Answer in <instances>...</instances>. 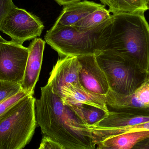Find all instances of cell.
I'll return each mask as SVG.
<instances>
[{
  "label": "cell",
  "instance_id": "cell-1",
  "mask_svg": "<svg viewBox=\"0 0 149 149\" xmlns=\"http://www.w3.org/2000/svg\"><path fill=\"white\" fill-rule=\"evenodd\" d=\"M37 124L44 136L65 149H95L102 141L99 130L86 124L47 84L35 99Z\"/></svg>",
  "mask_w": 149,
  "mask_h": 149
},
{
  "label": "cell",
  "instance_id": "cell-2",
  "mask_svg": "<svg viewBox=\"0 0 149 149\" xmlns=\"http://www.w3.org/2000/svg\"><path fill=\"white\" fill-rule=\"evenodd\" d=\"M106 49L129 58L148 72L149 24L144 13L113 14Z\"/></svg>",
  "mask_w": 149,
  "mask_h": 149
},
{
  "label": "cell",
  "instance_id": "cell-3",
  "mask_svg": "<svg viewBox=\"0 0 149 149\" xmlns=\"http://www.w3.org/2000/svg\"><path fill=\"white\" fill-rule=\"evenodd\" d=\"M111 23V17L96 27L83 31L72 26L52 28L46 32L45 40L59 56H96L106 49Z\"/></svg>",
  "mask_w": 149,
  "mask_h": 149
},
{
  "label": "cell",
  "instance_id": "cell-4",
  "mask_svg": "<svg viewBox=\"0 0 149 149\" xmlns=\"http://www.w3.org/2000/svg\"><path fill=\"white\" fill-rule=\"evenodd\" d=\"M95 56L107 76L110 90L116 93L132 94L149 81L148 72L126 56L105 49Z\"/></svg>",
  "mask_w": 149,
  "mask_h": 149
},
{
  "label": "cell",
  "instance_id": "cell-5",
  "mask_svg": "<svg viewBox=\"0 0 149 149\" xmlns=\"http://www.w3.org/2000/svg\"><path fill=\"white\" fill-rule=\"evenodd\" d=\"M33 95L17 102L0 122V149H23L31 141L37 125Z\"/></svg>",
  "mask_w": 149,
  "mask_h": 149
},
{
  "label": "cell",
  "instance_id": "cell-6",
  "mask_svg": "<svg viewBox=\"0 0 149 149\" xmlns=\"http://www.w3.org/2000/svg\"><path fill=\"white\" fill-rule=\"evenodd\" d=\"M44 29L38 17L17 7L9 11L0 25V31L10 37L11 41L22 45L40 36Z\"/></svg>",
  "mask_w": 149,
  "mask_h": 149
},
{
  "label": "cell",
  "instance_id": "cell-7",
  "mask_svg": "<svg viewBox=\"0 0 149 149\" xmlns=\"http://www.w3.org/2000/svg\"><path fill=\"white\" fill-rule=\"evenodd\" d=\"M29 52L28 47L11 40L0 44V80L21 85Z\"/></svg>",
  "mask_w": 149,
  "mask_h": 149
},
{
  "label": "cell",
  "instance_id": "cell-8",
  "mask_svg": "<svg viewBox=\"0 0 149 149\" xmlns=\"http://www.w3.org/2000/svg\"><path fill=\"white\" fill-rule=\"evenodd\" d=\"M106 96L109 111L149 117V81L132 94H119L109 89Z\"/></svg>",
  "mask_w": 149,
  "mask_h": 149
},
{
  "label": "cell",
  "instance_id": "cell-9",
  "mask_svg": "<svg viewBox=\"0 0 149 149\" xmlns=\"http://www.w3.org/2000/svg\"><path fill=\"white\" fill-rule=\"evenodd\" d=\"M81 65L79 73V83L83 88L95 93L105 95L110 89L107 76L95 55L78 56Z\"/></svg>",
  "mask_w": 149,
  "mask_h": 149
},
{
  "label": "cell",
  "instance_id": "cell-10",
  "mask_svg": "<svg viewBox=\"0 0 149 149\" xmlns=\"http://www.w3.org/2000/svg\"><path fill=\"white\" fill-rule=\"evenodd\" d=\"M81 65L76 56H67L59 59L50 73L47 84L61 98V89L70 84H80L79 73Z\"/></svg>",
  "mask_w": 149,
  "mask_h": 149
},
{
  "label": "cell",
  "instance_id": "cell-11",
  "mask_svg": "<svg viewBox=\"0 0 149 149\" xmlns=\"http://www.w3.org/2000/svg\"><path fill=\"white\" fill-rule=\"evenodd\" d=\"M45 43L42 38H36L28 47L29 55L21 87L23 91L29 94H34L39 79Z\"/></svg>",
  "mask_w": 149,
  "mask_h": 149
},
{
  "label": "cell",
  "instance_id": "cell-12",
  "mask_svg": "<svg viewBox=\"0 0 149 149\" xmlns=\"http://www.w3.org/2000/svg\"><path fill=\"white\" fill-rule=\"evenodd\" d=\"M61 98L65 103L85 104L109 112L106 95L88 91L80 84L64 86L61 89Z\"/></svg>",
  "mask_w": 149,
  "mask_h": 149
},
{
  "label": "cell",
  "instance_id": "cell-13",
  "mask_svg": "<svg viewBox=\"0 0 149 149\" xmlns=\"http://www.w3.org/2000/svg\"><path fill=\"white\" fill-rule=\"evenodd\" d=\"M104 7L103 4L86 0L65 5L52 28L72 26L95 10Z\"/></svg>",
  "mask_w": 149,
  "mask_h": 149
},
{
  "label": "cell",
  "instance_id": "cell-14",
  "mask_svg": "<svg viewBox=\"0 0 149 149\" xmlns=\"http://www.w3.org/2000/svg\"><path fill=\"white\" fill-rule=\"evenodd\" d=\"M149 121V117L137 116L122 112L109 111L106 117L93 127L121 128Z\"/></svg>",
  "mask_w": 149,
  "mask_h": 149
},
{
  "label": "cell",
  "instance_id": "cell-15",
  "mask_svg": "<svg viewBox=\"0 0 149 149\" xmlns=\"http://www.w3.org/2000/svg\"><path fill=\"white\" fill-rule=\"evenodd\" d=\"M149 137V131L127 132L105 139L103 145L117 149H132L139 142Z\"/></svg>",
  "mask_w": 149,
  "mask_h": 149
},
{
  "label": "cell",
  "instance_id": "cell-16",
  "mask_svg": "<svg viewBox=\"0 0 149 149\" xmlns=\"http://www.w3.org/2000/svg\"><path fill=\"white\" fill-rule=\"evenodd\" d=\"M65 103L73 110L89 127H93L96 125L106 117L109 112L85 104Z\"/></svg>",
  "mask_w": 149,
  "mask_h": 149
},
{
  "label": "cell",
  "instance_id": "cell-17",
  "mask_svg": "<svg viewBox=\"0 0 149 149\" xmlns=\"http://www.w3.org/2000/svg\"><path fill=\"white\" fill-rule=\"evenodd\" d=\"M109 10L113 14L143 13L148 10L147 0H109Z\"/></svg>",
  "mask_w": 149,
  "mask_h": 149
},
{
  "label": "cell",
  "instance_id": "cell-18",
  "mask_svg": "<svg viewBox=\"0 0 149 149\" xmlns=\"http://www.w3.org/2000/svg\"><path fill=\"white\" fill-rule=\"evenodd\" d=\"M106 7L100 8L95 10L79 22L72 25L80 31L88 30L96 27L111 17V15Z\"/></svg>",
  "mask_w": 149,
  "mask_h": 149
},
{
  "label": "cell",
  "instance_id": "cell-19",
  "mask_svg": "<svg viewBox=\"0 0 149 149\" xmlns=\"http://www.w3.org/2000/svg\"><path fill=\"white\" fill-rule=\"evenodd\" d=\"M19 83L0 80V103L22 91Z\"/></svg>",
  "mask_w": 149,
  "mask_h": 149
},
{
  "label": "cell",
  "instance_id": "cell-20",
  "mask_svg": "<svg viewBox=\"0 0 149 149\" xmlns=\"http://www.w3.org/2000/svg\"><path fill=\"white\" fill-rule=\"evenodd\" d=\"M28 95L29 94L22 90L15 95L0 103V122L8 114L14 105Z\"/></svg>",
  "mask_w": 149,
  "mask_h": 149
},
{
  "label": "cell",
  "instance_id": "cell-21",
  "mask_svg": "<svg viewBox=\"0 0 149 149\" xmlns=\"http://www.w3.org/2000/svg\"><path fill=\"white\" fill-rule=\"evenodd\" d=\"M114 129L115 136L127 132H134L138 131H149V121L135 126Z\"/></svg>",
  "mask_w": 149,
  "mask_h": 149
},
{
  "label": "cell",
  "instance_id": "cell-22",
  "mask_svg": "<svg viewBox=\"0 0 149 149\" xmlns=\"http://www.w3.org/2000/svg\"><path fill=\"white\" fill-rule=\"evenodd\" d=\"M16 7L12 0H0V25L6 15Z\"/></svg>",
  "mask_w": 149,
  "mask_h": 149
},
{
  "label": "cell",
  "instance_id": "cell-23",
  "mask_svg": "<svg viewBox=\"0 0 149 149\" xmlns=\"http://www.w3.org/2000/svg\"><path fill=\"white\" fill-rule=\"evenodd\" d=\"M41 144L42 145L44 149H65L59 143L45 136L43 137Z\"/></svg>",
  "mask_w": 149,
  "mask_h": 149
},
{
  "label": "cell",
  "instance_id": "cell-24",
  "mask_svg": "<svg viewBox=\"0 0 149 149\" xmlns=\"http://www.w3.org/2000/svg\"><path fill=\"white\" fill-rule=\"evenodd\" d=\"M132 149H149V137L136 143Z\"/></svg>",
  "mask_w": 149,
  "mask_h": 149
},
{
  "label": "cell",
  "instance_id": "cell-25",
  "mask_svg": "<svg viewBox=\"0 0 149 149\" xmlns=\"http://www.w3.org/2000/svg\"><path fill=\"white\" fill-rule=\"evenodd\" d=\"M59 5L65 6L68 4L75 3L78 2L80 1L81 0H55Z\"/></svg>",
  "mask_w": 149,
  "mask_h": 149
},
{
  "label": "cell",
  "instance_id": "cell-26",
  "mask_svg": "<svg viewBox=\"0 0 149 149\" xmlns=\"http://www.w3.org/2000/svg\"><path fill=\"white\" fill-rule=\"evenodd\" d=\"M97 146V148L95 149H117L115 148H112V147H109V146L103 145V144L100 143L98 144Z\"/></svg>",
  "mask_w": 149,
  "mask_h": 149
},
{
  "label": "cell",
  "instance_id": "cell-27",
  "mask_svg": "<svg viewBox=\"0 0 149 149\" xmlns=\"http://www.w3.org/2000/svg\"><path fill=\"white\" fill-rule=\"evenodd\" d=\"M101 3L105 6H108L109 7L110 6V1L109 0H100Z\"/></svg>",
  "mask_w": 149,
  "mask_h": 149
},
{
  "label": "cell",
  "instance_id": "cell-28",
  "mask_svg": "<svg viewBox=\"0 0 149 149\" xmlns=\"http://www.w3.org/2000/svg\"><path fill=\"white\" fill-rule=\"evenodd\" d=\"M7 40H5L4 38H3L1 36V35H0V44L2 43H4L7 42Z\"/></svg>",
  "mask_w": 149,
  "mask_h": 149
},
{
  "label": "cell",
  "instance_id": "cell-29",
  "mask_svg": "<svg viewBox=\"0 0 149 149\" xmlns=\"http://www.w3.org/2000/svg\"><path fill=\"white\" fill-rule=\"evenodd\" d=\"M147 7L148 10H149V0H147Z\"/></svg>",
  "mask_w": 149,
  "mask_h": 149
},
{
  "label": "cell",
  "instance_id": "cell-30",
  "mask_svg": "<svg viewBox=\"0 0 149 149\" xmlns=\"http://www.w3.org/2000/svg\"><path fill=\"white\" fill-rule=\"evenodd\" d=\"M148 73H149V66Z\"/></svg>",
  "mask_w": 149,
  "mask_h": 149
}]
</instances>
